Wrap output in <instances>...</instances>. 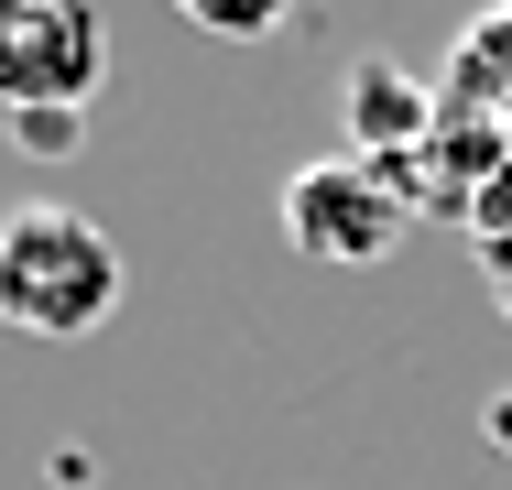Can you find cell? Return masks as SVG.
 <instances>
[{
    "label": "cell",
    "mask_w": 512,
    "mask_h": 490,
    "mask_svg": "<svg viewBox=\"0 0 512 490\" xmlns=\"http://www.w3.org/2000/svg\"><path fill=\"white\" fill-rule=\"evenodd\" d=\"M414 229L404 186L371 164V153H327L306 175H284V240L306 251V262H338V273H371V262H393Z\"/></svg>",
    "instance_id": "cell-2"
},
{
    "label": "cell",
    "mask_w": 512,
    "mask_h": 490,
    "mask_svg": "<svg viewBox=\"0 0 512 490\" xmlns=\"http://www.w3.org/2000/svg\"><path fill=\"white\" fill-rule=\"evenodd\" d=\"M480 436H491V447H512V392H491V414H480Z\"/></svg>",
    "instance_id": "cell-10"
},
{
    "label": "cell",
    "mask_w": 512,
    "mask_h": 490,
    "mask_svg": "<svg viewBox=\"0 0 512 490\" xmlns=\"http://www.w3.org/2000/svg\"><path fill=\"white\" fill-rule=\"evenodd\" d=\"M469 251L491 262V284H512V164L480 186V207H469Z\"/></svg>",
    "instance_id": "cell-7"
},
{
    "label": "cell",
    "mask_w": 512,
    "mask_h": 490,
    "mask_svg": "<svg viewBox=\"0 0 512 490\" xmlns=\"http://www.w3.org/2000/svg\"><path fill=\"white\" fill-rule=\"evenodd\" d=\"M120 305V240H109L88 207L66 196H33L0 218V327L22 338H88Z\"/></svg>",
    "instance_id": "cell-1"
},
{
    "label": "cell",
    "mask_w": 512,
    "mask_h": 490,
    "mask_svg": "<svg viewBox=\"0 0 512 490\" xmlns=\"http://www.w3.org/2000/svg\"><path fill=\"white\" fill-rule=\"evenodd\" d=\"M175 11H186L197 33H218V44H262V33H273L295 0H175Z\"/></svg>",
    "instance_id": "cell-8"
},
{
    "label": "cell",
    "mask_w": 512,
    "mask_h": 490,
    "mask_svg": "<svg viewBox=\"0 0 512 490\" xmlns=\"http://www.w3.org/2000/svg\"><path fill=\"white\" fill-rule=\"evenodd\" d=\"M109 77L99 0H0V109H88Z\"/></svg>",
    "instance_id": "cell-3"
},
{
    "label": "cell",
    "mask_w": 512,
    "mask_h": 490,
    "mask_svg": "<svg viewBox=\"0 0 512 490\" xmlns=\"http://www.w3.org/2000/svg\"><path fill=\"white\" fill-rule=\"evenodd\" d=\"M436 109H469V120H502V131H512V0H502V11H480V22L447 44Z\"/></svg>",
    "instance_id": "cell-6"
},
{
    "label": "cell",
    "mask_w": 512,
    "mask_h": 490,
    "mask_svg": "<svg viewBox=\"0 0 512 490\" xmlns=\"http://www.w3.org/2000/svg\"><path fill=\"white\" fill-rule=\"evenodd\" d=\"M512 164V131L502 120H469V109H436V131L414 142V153H393L382 175L404 186V207L414 218H458L469 229V207H480V186Z\"/></svg>",
    "instance_id": "cell-4"
},
{
    "label": "cell",
    "mask_w": 512,
    "mask_h": 490,
    "mask_svg": "<svg viewBox=\"0 0 512 490\" xmlns=\"http://www.w3.org/2000/svg\"><path fill=\"white\" fill-rule=\"evenodd\" d=\"M338 109H349V142H360L371 164H393V153H414V142L436 131V88L404 77V66H382V55H360V66H349Z\"/></svg>",
    "instance_id": "cell-5"
},
{
    "label": "cell",
    "mask_w": 512,
    "mask_h": 490,
    "mask_svg": "<svg viewBox=\"0 0 512 490\" xmlns=\"http://www.w3.org/2000/svg\"><path fill=\"white\" fill-rule=\"evenodd\" d=\"M11 142H22V153H77V142H88V109H22Z\"/></svg>",
    "instance_id": "cell-9"
},
{
    "label": "cell",
    "mask_w": 512,
    "mask_h": 490,
    "mask_svg": "<svg viewBox=\"0 0 512 490\" xmlns=\"http://www.w3.org/2000/svg\"><path fill=\"white\" fill-rule=\"evenodd\" d=\"M502 316H512V284H502Z\"/></svg>",
    "instance_id": "cell-11"
}]
</instances>
